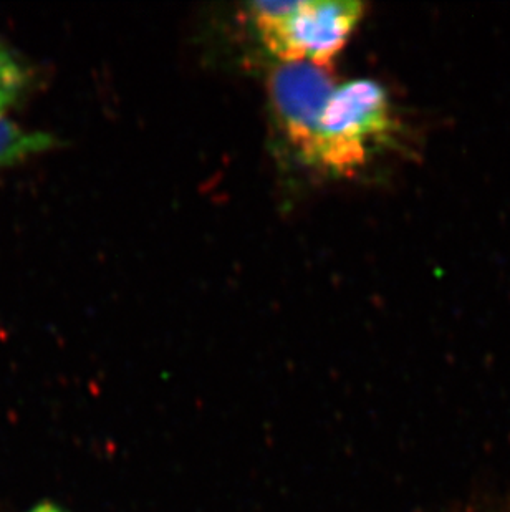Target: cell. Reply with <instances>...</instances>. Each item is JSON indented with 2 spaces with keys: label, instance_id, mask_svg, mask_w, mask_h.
Instances as JSON below:
<instances>
[{
  "label": "cell",
  "instance_id": "6da1fadb",
  "mask_svg": "<svg viewBox=\"0 0 510 512\" xmlns=\"http://www.w3.org/2000/svg\"><path fill=\"white\" fill-rule=\"evenodd\" d=\"M365 5L353 0L252 2L249 15L260 39L280 63L332 68L360 24Z\"/></svg>",
  "mask_w": 510,
  "mask_h": 512
},
{
  "label": "cell",
  "instance_id": "7a4b0ae2",
  "mask_svg": "<svg viewBox=\"0 0 510 512\" xmlns=\"http://www.w3.org/2000/svg\"><path fill=\"white\" fill-rule=\"evenodd\" d=\"M395 131L390 97L380 83L361 78L342 83L323 108L307 161L328 173H357Z\"/></svg>",
  "mask_w": 510,
  "mask_h": 512
},
{
  "label": "cell",
  "instance_id": "3957f363",
  "mask_svg": "<svg viewBox=\"0 0 510 512\" xmlns=\"http://www.w3.org/2000/svg\"><path fill=\"white\" fill-rule=\"evenodd\" d=\"M338 87L332 68L313 63H280L269 78L272 110L287 140L308 160L323 108Z\"/></svg>",
  "mask_w": 510,
  "mask_h": 512
},
{
  "label": "cell",
  "instance_id": "277c9868",
  "mask_svg": "<svg viewBox=\"0 0 510 512\" xmlns=\"http://www.w3.org/2000/svg\"><path fill=\"white\" fill-rule=\"evenodd\" d=\"M53 143L52 136L44 131L29 130L10 120L9 115H0V170L50 150Z\"/></svg>",
  "mask_w": 510,
  "mask_h": 512
},
{
  "label": "cell",
  "instance_id": "5b68a950",
  "mask_svg": "<svg viewBox=\"0 0 510 512\" xmlns=\"http://www.w3.org/2000/svg\"><path fill=\"white\" fill-rule=\"evenodd\" d=\"M29 68L0 40V115H9L29 87Z\"/></svg>",
  "mask_w": 510,
  "mask_h": 512
},
{
  "label": "cell",
  "instance_id": "8992f818",
  "mask_svg": "<svg viewBox=\"0 0 510 512\" xmlns=\"http://www.w3.org/2000/svg\"><path fill=\"white\" fill-rule=\"evenodd\" d=\"M30 512H62V509L57 508L55 504L42 503L39 506H35Z\"/></svg>",
  "mask_w": 510,
  "mask_h": 512
}]
</instances>
